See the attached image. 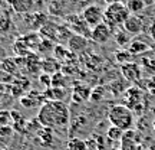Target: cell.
Instances as JSON below:
<instances>
[{
    "label": "cell",
    "mask_w": 155,
    "mask_h": 150,
    "mask_svg": "<svg viewBox=\"0 0 155 150\" xmlns=\"http://www.w3.org/2000/svg\"><path fill=\"white\" fill-rule=\"evenodd\" d=\"M38 120L48 128L66 127L71 120V110L65 101H48L39 108Z\"/></svg>",
    "instance_id": "1"
},
{
    "label": "cell",
    "mask_w": 155,
    "mask_h": 150,
    "mask_svg": "<svg viewBox=\"0 0 155 150\" xmlns=\"http://www.w3.org/2000/svg\"><path fill=\"white\" fill-rule=\"evenodd\" d=\"M108 120L111 121L112 126L121 128L124 131H128L134 124V111L128 108L125 104H115L111 107L108 113Z\"/></svg>",
    "instance_id": "2"
},
{
    "label": "cell",
    "mask_w": 155,
    "mask_h": 150,
    "mask_svg": "<svg viewBox=\"0 0 155 150\" xmlns=\"http://www.w3.org/2000/svg\"><path fill=\"white\" fill-rule=\"evenodd\" d=\"M129 16H131V12L128 10L127 5L122 2H118V3L109 5L106 7L104 23H106L115 32L116 26H124V23L127 22V19Z\"/></svg>",
    "instance_id": "3"
},
{
    "label": "cell",
    "mask_w": 155,
    "mask_h": 150,
    "mask_svg": "<svg viewBox=\"0 0 155 150\" xmlns=\"http://www.w3.org/2000/svg\"><path fill=\"white\" fill-rule=\"evenodd\" d=\"M82 17L91 28H95V26H98V25H101V23L104 22L105 10L102 9V6L94 3V5H89L83 9Z\"/></svg>",
    "instance_id": "4"
},
{
    "label": "cell",
    "mask_w": 155,
    "mask_h": 150,
    "mask_svg": "<svg viewBox=\"0 0 155 150\" xmlns=\"http://www.w3.org/2000/svg\"><path fill=\"white\" fill-rule=\"evenodd\" d=\"M68 26L71 28L75 35H81V36H85V38H91V33H92V29H89L88 23L83 20L82 13L81 15H71L68 16Z\"/></svg>",
    "instance_id": "5"
},
{
    "label": "cell",
    "mask_w": 155,
    "mask_h": 150,
    "mask_svg": "<svg viewBox=\"0 0 155 150\" xmlns=\"http://www.w3.org/2000/svg\"><path fill=\"white\" fill-rule=\"evenodd\" d=\"M25 19H26L28 26L33 32H39L46 23L49 22L48 20V15L43 13V12H30L28 15H25Z\"/></svg>",
    "instance_id": "6"
},
{
    "label": "cell",
    "mask_w": 155,
    "mask_h": 150,
    "mask_svg": "<svg viewBox=\"0 0 155 150\" xmlns=\"http://www.w3.org/2000/svg\"><path fill=\"white\" fill-rule=\"evenodd\" d=\"M114 35V30H112L106 23H101L98 26L92 28V33H91V39L96 42V44H106L111 36Z\"/></svg>",
    "instance_id": "7"
},
{
    "label": "cell",
    "mask_w": 155,
    "mask_h": 150,
    "mask_svg": "<svg viewBox=\"0 0 155 150\" xmlns=\"http://www.w3.org/2000/svg\"><path fill=\"white\" fill-rule=\"evenodd\" d=\"M145 17L139 16V15H131L127 19V22L124 23L122 28L127 30L129 35H138L141 33L145 28Z\"/></svg>",
    "instance_id": "8"
},
{
    "label": "cell",
    "mask_w": 155,
    "mask_h": 150,
    "mask_svg": "<svg viewBox=\"0 0 155 150\" xmlns=\"http://www.w3.org/2000/svg\"><path fill=\"white\" fill-rule=\"evenodd\" d=\"M45 103V97H43V92H39V91H29L26 94L23 95L22 98H20V104L23 107H26V108H35L36 106H43Z\"/></svg>",
    "instance_id": "9"
},
{
    "label": "cell",
    "mask_w": 155,
    "mask_h": 150,
    "mask_svg": "<svg viewBox=\"0 0 155 150\" xmlns=\"http://www.w3.org/2000/svg\"><path fill=\"white\" fill-rule=\"evenodd\" d=\"M121 72L124 79H127L128 82H135V81H139L141 78V67L135 62H128L122 65Z\"/></svg>",
    "instance_id": "10"
},
{
    "label": "cell",
    "mask_w": 155,
    "mask_h": 150,
    "mask_svg": "<svg viewBox=\"0 0 155 150\" xmlns=\"http://www.w3.org/2000/svg\"><path fill=\"white\" fill-rule=\"evenodd\" d=\"M91 94H92V88L91 87H88L86 84L76 82L72 89V100L75 103H83V101L91 98Z\"/></svg>",
    "instance_id": "11"
},
{
    "label": "cell",
    "mask_w": 155,
    "mask_h": 150,
    "mask_svg": "<svg viewBox=\"0 0 155 150\" xmlns=\"http://www.w3.org/2000/svg\"><path fill=\"white\" fill-rule=\"evenodd\" d=\"M7 5L12 7V10L19 15H28L33 9L35 0H6Z\"/></svg>",
    "instance_id": "12"
},
{
    "label": "cell",
    "mask_w": 155,
    "mask_h": 150,
    "mask_svg": "<svg viewBox=\"0 0 155 150\" xmlns=\"http://www.w3.org/2000/svg\"><path fill=\"white\" fill-rule=\"evenodd\" d=\"M141 104V89L137 87H129L125 91V106L131 110H135V107H138Z\"/></svg>",
    "instance_id": "13"
},
{
    "label": "cell",
    "mask_w": 155,
    "mask_h": 150,
    "mask_svg": "<svg viewBox=\"0 0 155 150\" xmlns=\"http://www.w3.org/2000/svg\"><path fill=\"white\" fill-rule=\"evenodd\" d=\"M121 150H139L138 137L134 130H128L124 133L121 140Z\"/></svg>",
    "instance_id": "14"
},
{
    "label": "cell",
    "mask_w": 155,
    "mask_h": 150,
    "mask_svg": "<svg viewBox=\"0 0 155 150\" xmlns=\"http://www.w3.org/2000/svg\"><path fill=\"white\" fill-rule=\"evenodd\" d=\"M40 69H43V72L48 74V75H55V74L61 72V64L55 56L45 58L40 62Z\"/></svg>",
    "instance_id": "15"
},
{
    "label": "cell",
    "mask_w": 155,
    "mask_h": 150,
    "mask_svg": "<svg viewBox=\"0 0 155 150\" xmlns=\"http://www.w3.org/2000/svg\"><path fill=\"white\" fill-rule=\"evenodd\" d=\"M86 46H88V39L85 38V36H81V35H72V38L69 39V42H68V48L69 51H72L75 54H79V52H82V51L86 49Z\"/></svg>",
    "instance_id": "16"
},
{
    "label": "cell",
    "mask_w": 155,
    "mask_h": 150,
    "mask_svg": "<svg viewBox=\"0 0 155 150\" xmlns=\"http://www.w3.org/2000/svg\"><path fill=\"white\" fill-rule=\"evenodd\" d=\"M45 101H63L66 97V89L65 88H56V87H49L43 91Z\"/></svg>",
    "instance_id": "17"
},
{
    "label": "cell",
    "mask_w": 155,
    "mask_h": 150,
    "mask_svg": "<svg viewBox=\"0 0 155 150\" xmlns=\"http://www.w3.org/2000/svg\"><path fill=\"white\" fill-rule=\"evenodd\" d=\"M29 85H30V84H29V81L26 78H19V79L12 82V85L9 88H10L13 97H20V98H22L23 92H26V89L29 88Z\"/></svg>",
    "instance_id": "18"
},
{
    "label": "cell",
    "mask_w": 155,
    "mask_h": 150,
    "mask_svg": "<svg viewBox=\"0 0 155 150\" xmlns=\"http://www.w3.org/2000/svg\"><path fill=\"white\" fill-rule=\"evenodd\" d=\"M58 29H59V25L55 22H48L43 28L39 30V33L43 39H49V40H56V35H58Z\"/></svg>",
    "instance_id": "19"
},
{
    "label": "cell",
    "mask_w": 155,
    "mask_h": 150,
    "mask_svg": "<svg viewBox=\"0 0 155 150\" xmlns=\"http://www.w3.org/2000/svg\"><path fill=\"white\" fill-rule=\"evenodd\" d=\"M13 134H15V130H13L12 126L0 127V149H6L7 146L10 145Z\"/></svg>",
    "instance_id": "20"
},
{
    "label": "cell",
    "mask_w": 155,
    "mask_h": 150,
    "mask_svg": "<svg viewBox=\"0 0 155 150\" xmlns=\"http://www.w3.org/2000/svg\"><path fill=\"white\" fill-rule=\"evenodd\" d=\"M13 49H15L17 56H22V58H25V56H28L30 54V48L26 44V40L23 39V36L16 39V42L13 44Z\"/></svg>",
    "instance_id": "21"
},
{
    "label": "cell",
    "mask_w": 155,
    "mask_h": 150,
    "mask_svg": "<svg viewBox=\"0 0 155 150\" xmlns=\"http://www.w3.org/2000/svg\"><path fill=\"white\" fill-rule=\"evenodd\" d=\"M73 32L71 30V28L68 25H59V29H58V35H56V42L59 44H65V42H69V39L72 38Z\"/></svg>",
    "instance_id": "22"
},
{
    "label": "cell",
    "mask_w": 155,
    "mask_h": 150,
    "mask_svg": "<svg viewBox=\"0 0 155 150\" xmlns=\"http://www.w3.org/2000/svg\"><path fill=\"white\" fill-rule=\"evenodd\" d=\"M148 49H150V46L145 44V42H142V40H138V39L132 40L129 44V46H128V51H129L131 55H139V54L147 52Z\"/></svg>",
    "instance_id": "23"
},
{
    "label": "cell",
    "mask_w": 155,
    "mask_h": 150,
    "mask_svg": "<svg viewBox=\"0 0 155 150\" xmlns=\"http://www.w3.org/2000/svg\"><path fill=\"white\" fill-rule=\"evenodd\" d=\"M114 35H115V40L116 44L119 45V46H129V44H131V35L128 33L125 29H118V30H115L114 32Z\"/></svg>",
    "instance_id": "24"
},
{
    "label": "cell",
    "mask_w": 155,
    "mask_h": 150,
    "mask_svg": "<svg viewBox=\"0 0 155 150\" xmlns=\"http://www.w3.org/2000/svg\"><path fill=\"white\" fill-rule=\"evenodd\" d=\"M23 39L26 40V44L29 45V48H30V49H33V48H39L40 42L43 40V38L40 36V33H39V32H30V33L25 35V36H23Z\"/></svg>",
    "instance_id": "25"
},
{
    "label": "cell",
    "mask_w": 155,
    "mask_h": 150,
    "mask_svg": "<svg viewBox=\"0 0 155 150\" xmlns=\"http://www.w3.org/2000/svg\"><path fill=\"white\" fill-rule=\"evenodd\" d=\"M127 7L131 12V15H138L145 9V2L144 0H128Z\"/></svg>",
    "instance_id": "26"
},
{
    "label": "cell",
    "mask_w": 155,
    "mask_h": 150,
    "mask_svg": "<svg viewBox=\"0 0 155 150\" xmlns=\"http://www.w3.org/2000/svg\"><path fill=\"white\" fill-rule=\"evenodd\" d=\"M2 68H3V71H6V72H9V74H16L19 65H17L16 59H13V58H5L2 61Z\"/></svg>",
    "instance_id": "27"
},
{
    "label": "cell",
    "mask_w": 155,
    "mask_h": 150,
    "mask_svg": "<svg viewBox=\"0 0 155 150\" xmlns=\"http://www.w3.org/2000/svg\"><path fill=\"white\" fill-rule=\"evenodd\" d=\"M10 26H12V20H10L9 13H7V12L0 13V33H6V32H9Z\"/></svg>",
    "instance_id": "28"
},
{
    "label": "cell",
    "mask_w": 155,
    "mask_h": 150,
    "mask_svg": "<svg viewBox=\"0 0 155 150\" xmlns=\"http://www.w3.org/2000/svg\"><path fill=\"white\" fill-rule=\"evenodd\" d=\"M55 58L58 59V61H63V59H68V56H69V54H71V51H69V48L68 46H63V45H56L55 46Z\"/></svg>",
    "instance_id": "29"
},
{
    "label": "cell",
    "mask_w": 155,
    "mask_h": 150,
    "mask_svg": "<svg viewBox=\"0 0 155 150\" xmlns=\"http://www.w3.org/2000/svg\"><path fill=\"white\" fill-rule=\"evenodd\" d=\"M66 85V75L62 72H58L55 75H52V87H56V88H65Z\"/></svg>",
    "instance_id": "30"
},
{
    "label": "cell",
    "mask_w": 155,
    "mask_h": 150,
    "mask_svg": "<svg viewBox=\"0 0 155 150\" xmlns=\"http://www.w3.org/2000/svg\"><path fill=\"white\" fill-rule=\"evenodd\" d=\"M86 141H83L82 139H78V137H73V139L69 140L68 143V150H86Z\"/></svg>",
    "instance_id": "31"
},
{
    "label": "cell",
    "mask_w": 155,
    "mask_h": 150,
    "mask_svg": "<svg viewBox=\"0 0 155 150\" xmlns=\"http://www.w3.org/2000/svg\"><path fill=\"white\" fill-rule=\"evenodd\" d=\"M38 51L40 52V54L48 55V54H50V52H53V51H55V45H53V42L49 40V39H43V40L40 42V45H39Z\"/></svg>",
    "instance_id": "32"
},
{
    "label": "cell",
    "mask_w": 155,
    "mask_h": 150,
    "mask_svg": "<svg viewBox=\"0 0 155 150\" xmlns=\"http://www.w3.org/2000/svg\"><path fill=\"white\" fill-rule=\"evenodd\" d=\"M39 137H40V143L43 146L52 145V128L45 127L42 131H39Z\"/></svg>",
    "instance_id": "33"
},
{
    "label": "cell",
    "mask_w": 155,
    "mask_h": 150,
    "mask_svg": "<svg viewBox=\"0 0 155 150\" xmlns=\"http://www.w3.org/2000/svg\"><path fill=\"white\" fill-rule=\"evenodd\" d=\"M124 130H121V128L115 127V126H112V127H109V130H108V139L114 140V141H121L122 140V136H124Z\"/></svg>",
    "instance_id": "34"
},
{
    "label": "cell",
    "mask_w": 155,
    "mask_h": 150,
    "mask_svg": "<svg viewBox=\"0 0 155 150\" xmlns=\"http://www.w3.org/2000/svg\"><path fill=\"white\" fill-rule=\"evenodd\" d=\"M12 126V111L9 110H0V127Z\"/></svg>",
    "instance_id": "35"
},
{
    "label": "cell",
    "mask_w": 155,
    "mask_h": 150,
    "mask_svg": "<svg viewBox=\"0 0 155 150\" xmlns=\"http://www.w3.org/2000/svg\"><path fill=\"white\" fill-rule=\"evenodd\" d=\"M104 95H105V87H102V85H98V87H95L92 89V94H91V100L94 101V103H98L104 98Z\"/></svg>",
    "instance_id": "36"
},
{
    "label": "cell",
    "mask_w": 155,
    "mask_h": 150,
    "mask_svg": "<svg viewBox=\"0 0 155 150\" xmlns=\"http://www.w3.org/2000/svg\"><path fill=\"white\" fill-rule=\"evenodd\" d=\"M115 58L118 59V61L121 62L122 65L124 64H128L129 62V59H131V54H129V51H119V52H116L115 54Z\"/></svg>",
    "instance_id": "37"
},
{
    "label": "cell",
    "mask_w": 155,
    "mask_h": 150,
    "mask_svg": "<svg viewBox=\"0 0 155 150\" xmlns=\"http://www.w3.org/2000/svg\"><path fill=\"white\" fill-rule=\"evenodd\" d=\"M39 81H40V84H43L46 88L52 87V75H48V74H42V75L39 77Z\"/></svg>",
    "instance_id": "38"
},
{
    "label": "cell",
    "mask_w": 155,
    "mask_h": 150,
    "mask_svg": "<svg viewBox=\"0 0 155 150\" xmlns=\"http://www.w3.org/2000/svg\"><path fill=\"white\" fill-rule=\"evenodd\" d=\"M148 36H150V38L155 42V20L151 23L150 28H148Z\"/></svg>",
    "instance_id": "39"
},
{
    "label": "cell",
    "mask_w": 155,
    "mask_h": 150,
    "mask_svg": "<svg viewBox=\"0 0 155 150\" xmlns=\"http://www.w3.org/2000/svg\"><path fill=\"white\" fill-rule=\"evenodd\" d=\"M9 89V87L6 85V84H3V82H0V100L5 97V94H6V91Z\"/></svg>",
    "instance_id": "40"
},
{
    "label": "cell",
    "mask_w": 155,
    "mask_h": 150,
    "mask_svg": "<svg viewBox=\"0 0 155 150\" xmlns=\"http://www.w3.org/2000/svg\"><path fill=\"white\" fill-rule=\"evenodd\" d=\"M106 3H108V6L109 5H114V3H118V2H121V0H105Z\"/></svg>",
    "instance_id": "41"
},
{
    "label": "cell",
    "mask_w": 155,
    "mask_h": 150,
    "mask_svg": "<svg viewBox=\"0 0 155 150\" xmlns=\"http://www.w3.org/2000/svg\"><path fill=\"white\" fill-rule=\"evenodd\" d=\"M2 6H3V0H0V9H2Z\"/></svg>",
    "instance_id": "42"
},
{
    "label": "cell",
    "mask_w": 155,
    "mask_h": 150,
    "mask_svg": "<svg viewBox=\"0 0 155 150\" xmlns=\"http://www.w3.org/2000/svg\"><path fill=\"white\" fill-rule=\"evenodd\" d=\"M82 2H88V0H82Z\"/></svg>",
    "instance_id": "43"
},
{
    "label": "cell",
    "mask_w": 155,
    "mask_h": 150,
    "mask_svg": "<svg viewBox=\"0 0 155 150\" xmlns=\"http://www.w3.org/2000/svg\"><path fill=\"white\" fill-rule=\"evenodd\" d=\"M0 61H2V58H0Z\"/></svg>",
    "instance_id": "44"
}]
</instances>
